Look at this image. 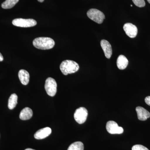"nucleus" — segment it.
Instances as JSON below:
<instances>
[{
    "instance_id": "f257e3e1",
    "label": "nucleus",
    "mask_w": 150,
    "mask_h": 150,
    "mask_svg": "<svg viewBox=\"0 0 150 150\" xmlns=\"http://www.w3.org/2000/svg\"><path fill=\"white\" fill-rule=\"evenodd\" d=\"M35 48L42 50L51 49L55 46V41L51 38L38 37L35 38L33 42Z\"/></svg>"
},
{
    "instance_id": "f03ea898",
    "label": "nucleus",
    "mask_w": 150,
    "mask_h": 150,
    "mask_svg": "<svg viewBox=\"0 0 150 150\" xmlns=\"http://www.w3.org/2000/svg\"><path fill=\"white\" fill-rule=\"evenodd\" d=\"M60 68L63 74L67 75L77 71L79 69V66L76 62L71 60H67L62 62Z\"/></svg>"
},
{
    "instance_id": "7ed1b4c3",
    "label": "nucleus",
    "mask_w": 150,
    "mask_h": 150,
    "mask_svg": "<svg viewBox=\"0 0 150 150\" xmlns=\"http://www.w3.org/2000/svg\"><path fill=\"white\" fill-rule=\"evenodd\" d=\"M89 18L98 24H101L103 21L105 16L102 12L96 9H91L87 13Z\"/></svg>"
},
{
    "instance_id": "20e7f679",
    "label": "nucleus",
    "mask_w": 150,
    "mask_h": 150,
    "mask_svg": "<svg viewBox=\"0 0 150 150\" xmlns=\"http://www.w3.org/2000/svg\"><path fill=\"white\" fill-rule=\"evenodd\" d=\"M13 24L17 27L28 28L35 26L37 22L33 19L16 18L12 21Z\"/></svg>"
},
{
    "instance_id": "39448f33",
    "label": "nucleus",
    "mask_w": 150,
    "mask_h": 150,
    "mask_svg": "<svg viewBox=\"0 0 150 150\" xmlns=\"http://www.w3.org/2000/svg\"><path fill=\"white\" fill-rule=\"evenodd\" d=\"M57 83L54 79L49 77L46 80L45 88L49 96L53 97L56 95L57 92Z\"/></svg>"
},
{
    "instance_id": "423d86ee",
    "label": "nucleus",
    "mask_w": 150,
    "mask_h": 150,
    "mask_svg": "<svg viewBox=\"0 0 150 150\" xmlns=\"http://www.w3.org/2000/svg\"><path fill=\"white\" fill-rule=\"evenodd\" d=\"M88 115V112L85 108L80 107L76 110L74 114V118L78 123L83 124L86 122Z\"/></svg>"
},
{
    "instance_id": "0eeeda50",
    "label": "nucleus",
    "mask_w": 150,
    "mask_h": 150,
    "mask_svg": "<svg viewBox=\"0 0 150 150\" xmlns=\"http://www.w3.org/2000/svg\"><path fill=\"white\" fill-rule=\"evenodd\" d=\"M106 129L108 132L111 134H122L123 132L122 127L118 126L117 123L114 121H108L106 123Z\"/></svg>"
},
{
    "instance_id": "6e6552de",
    "label": "nucleus",
    "mask_w": 150,
    "mask_h": 150,
    "mask_svg": "<svg viewBox=\"0 0 150 150\" xmlns=\"http://www.w3.org/2000/svg\"><path fill=\"white\" fill-rule=\"evenodd\" d=\"M123 30L126 35L131 38L137 36L138 33V28L136 25L131 23H126L123 25Z\"/></svg>"
},
{
    "instance_id": "1a4fd4ad",
    "label": "nucleus",
    "mask_w": 150,
    "mask_h": 150,
    "mask_svg": "<svg viewBox=\"0 0 150 150\" xmlns=\"http://www.w3.org/2000/svg\"><path fill=\"white\" fill-rule=\"evenodd\" d=\"M51 133V129L49 127H46L38 130L34 134V138L36 139H43L48 137Z\"/></svg>"
},
{
    "instance_id": "9d476101",
    "label": "nucleus",
    "mask_w": 150,
    "mask_h": 150,
    "mask_svg": "<svg viewBox=\"0 0 150 150\" xmlns=\"http://www.w3.org/2000/svg\"><path fill=\"white\" fill-rule=\"evenodd\" d=\"M100 45L104 51L105 55L107 59H110L112 54V49L110 43L105 40H101Z\"/></svg>"
},
{
    "instance_id": "9b49d317",
    "label": "nucleus",
    "mask_w": 150,
    "mask_h": 150,
    "mask_svg": "<svg viewBox=\"0 0 150 150\" xmlns=\"http://www.w3.org/2000/svg\"><path fill=\"white\" fill-rule=\"evenodd\" d=\"M136 111L138 115V119L140 121H146L148 118H150V112L144 108L138 106L136 108Z\"/></svg>"
},
{
    "instance_id": "f8f14e48",
    "label": "nucleus",
    "mask_w": 150,
    "mask_h": 150,
    "mask_svg": "<svg viewBox=\"0 0 150 150\" xmlns=\"http://www.w3.org/2000/svg\"><path fill=\"white\" fill-rule=\"evenodd\" d=\"M18 77L22 84L26 85L29 83L30 75L29 73L26 70H20L18 72Z\"/></svg>"
},
{
    "instance_id": "ddd939ff",
    "label": "nucleus",
    "mask_w": 150,
    "mask_h": 150,
    "mask_svg": "<svg viewBox=\"0 0 150 150\" xmlns=\"http://www.w3.org/2000/svg\"><path fill=\"white\" fill-rule=\"evenodd\" d=\"M33 112L30 108L26 107L23 109L20 114L19 117L21 120H27L32 117Z\"/></svg>"
},
{
    "instance_id": "4468645a",
    "label": "nucleus",
    "mask_w": 150,
    "mask_h": 150,
    "mask_svg": "<svg viewBox=\"0 0 150 150\" xmlns=\"http://www.w3.org/2000/svg\"><path fill=\"white\" fill-rule=\"evenodd\" d=\"M129 61L127 58L123 55L118 56L117 60V66L119 69L123 70L128 66Z\"/></svg>"
},
{
    "instance_id": "2eb2a0df",
    "label": "nucleus",
    "mask_w": 150,
    "mask_h": 150,
    "mask_svg": "<svg viewBox=\"0 0 150 150\" xmlns=\"http://www.w3.org/2000/svg\"><path fill=\"white\" fill-rule=\"evenodd\" d=\"M18 96L16 94L11 95L8 99V107L9 109L12 110L16 106L17 104Z\"/></svg>"
},
{
    "instance_id": "dca6fc26",
    "label": "nucleus",
    "mask_w": 150,
    "mask_h": 150,
    "mask_svg": "<svg viewBox=\"0 0 150 150\" xmlns=\"http://www.w3.org/2000/svg\"><path fill=\"white\" fill-rule=\"evenodd\" d=\"M18 1L19 0H6L2 4V8L4 9L12 8L18 2Z\"/></svg>"
},
{
    "instance_id": "f3484780",
    "label": "nucleus",
    "mask_w": 150,
    "mask_h": 150,
    "mask_svg": "<svg viewBox=\"0 0 150 150\" xmlns=\"http://www.w3.org/2000/svg\"><path fill=\"white\" fill-rule=\"evenodd\" d=\"M83 144L81 142H74L70 145L68 150H83Z\"/></svg>"
},
{
    "instance_id": "a211bd4d",
    "label": "nucleus",
    "mask_w": 150,
    "mask_h": 150,
    "mask_svg": "<svg viewBox=\"0 0 150 150\" xmlns=\"http://www.w3.org/2000/svg\"><path fill=\"white\" fill-rule=\"evenodd\" d=\"M132 1L134 4L139 7H144L146 5L144 0H132Z\"/></svg>"
},
{
    "instance_id": "6ab92c4d",
    "label": "nucleus",
    "mask_w": 150,
    "mask_h": 150,
    "mask_svg": "<svg viewBox=\"0 0 150 150\" xmlns=\"http://www.w3.org/2000/svg\"><path fill=\"white\" fill-rule=\"evenodd\" d=\"M132 150H149V149L142 145H136L132 147Z\"/></svg>"
},
{
    "instance_id": "aec40b11",
    "label": "nucleus",
    "mask_w": 150,
    "mask_h": 150,
    "mask_svg": "<svg viewBox=\"0 0 150 150\" xmlns=\"http://www.w3.org/2000/svg\"><path fill=\"white\" fill-rule=\"evenodd\" d=\"M145 101L147 104L150 106V96L146 97L145 98Z\"/></svg>"
},
{
    "instance_id": "412c9836",
    "label": "nucleus",
    "mask_w": 150,
    "mask_h": 150,
    "mask_svg": "<svg viewBox=\"0 0 150 150\" xmlns=\"http://www.w3.org/2000/svg\"><path fill=\"white\" fill-rule=\"evenodd\" d=\"M3 60H4V58H3L2 55L0 53V62H2Z\"/></svg>"
},
{
    "instance_id": "4be33fe9",
    "label": "nucleus",
    "mask_w": 150,
    "mask_h": 150,
    "mask_svg": "<svg viewBox=\"0 0 150 150\" xmlns=\"http://www.w3.org/2000/svg\"><path fill=\"white\" fill-rule=\"evenodd\" d=\"M44 1V0H38V2L40 3L43 2Z\"/></svg>"
},
{
    "instance_id": "5701e85b",
    "label": "nucleus",
    "mask_w": 150,
    "mask_h": 150,
    "mask_svg": "<svg viewBox=\"0 0 150 150\" xmlns=\"http://www.w3.org/2000/svg\"><path fill=\"white\" fill-rule=\"evenodd\" d=\"M25 150H35L33 149H25Z\"/></svg>"
},
{
    "instance_id": "b1692460",
    "label": "nucleus",
    "mask_w": 150,
    "mask_h": 150,
    "mask_svg": "<svg viewBox=\"0 0 150 150\" xmlns=\"http://www.w3.org/2000/svg\"><path fill=\"white\" fill-rule=\"evenodd\" d=\"M147 1L149 3V4H150V0H147Z\"/></svg>"
},
{
    "instance_id": "393cba45",
    "label": "nucleus",
    "mask_w": 150,
    "mask_h": 150,
    "mask_svg": "<svg viewBox=\"0 0 150 150\" xmlns=\"http://www.w3.org/2000/svg\"><path fill=\"white\" fill-rule=\"evenodd\" d=\"M131 7H132V5H131Z\"/></svg>"
}]
</instances>
